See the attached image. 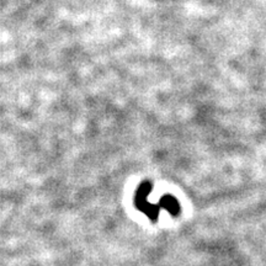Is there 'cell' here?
<instances>
[{"instance_id": "obj_1", "label": "cell", "mask_w": 266, "mask_h": 266, "mask_svg": "<svg viewBox=\"0 0 266 266\" xmlns=\"http://www.w3.org/2000/svg\"><path fill=\"white\" fill-rule=\"evenodd\" d=\"M152 191V185L151 183H143L140 184L138 189H137L136 196H134V203H136V207L139 209L140 212H143L149 220L153 222L158 221L159 212H161L162 206L161 203L158 205H153L147 200L149 192Z\"/></svg>"}, {"instance_id": "obj_2", "label": "cell", "mask_w": 266, "mask_h": 266, "mask_svg": "<svg viewBox=\"0 0 266 266\" xmlns=\"http://www.w3.org/2000/svg\"><path fill=\"white\" fill-rule=\"evenodd\" d=\"M159 203H161L162 208L167 209V211L170 212L173 216H176L180 212L179 202H178L173 196H164Z\"/></svg>"}]
</instances>
